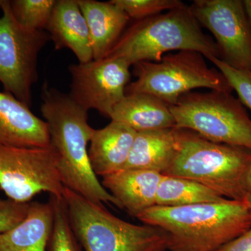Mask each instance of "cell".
Masks as SVG:
<instances>
[{
    "label": "cell",
    "instance_id": "3",
    "mask_svg": "<svg viewBox=\"0 0 251 251\" xmlns=\"http://www.w3.org/2000/svg\"><path fill=\"white\" fill-rule=\"evenodd\" d=\"M182 50L200 52L208 60L220 59L215 41L202 31L189 6L185 4L135 21L105 57L123 59L133 66L138 62H159L166 54Z\"/></svg>",
    "mask_w": 251,
    "mask_h": 251
},
{
    "label": "cell",
    "instance_id": "19",
    "mask_svg": "<svg viewBox=\"0 0 251 251\" xmlns=\"http://www.w3.org/2000/svg\"><path fill=\"white\" fill-rule=\"evenodd\" d=\"M176 151V128L137 132L123 170H147L163 175L173 163Z\"/></svg>",
    "mask_w": 251,
    "mask_h": 251
},
{
    "label": "cell",
    "instance_id": "24",
    "mask_svg": "<svg viewBox=\"0 0 251 251\" xmlns=\"http://www.w3.org/2000/svg\"><path fill=\"white\" fill-rule=\"evenodd\" d=\"M209 61L224 74L243 105L251 110V72L237 70L215 57Z\"/></svg>",
    "mask_w": 251,
    "mask_h": 251
},
{
    "label": "cell",
    "instance_id": "13",
    "mask_svg": "<svg viewBox=\"0 0 251 251\" xmlns=\"http://www.w3.org/2000/svg\"><path fill=\"white\" fill-rule=\"evenodd\" d=\"M46 30L55 50H70L78 63L93 60L90 30L77 0H57Z\"/></svg>",
    "mask_w": 251,
    "mask_h": 251
},
{
    "label": "cell",
    "instance_id": "10",
    "mask_svg": "<svg viewBox=\"0 0 251 251\" xmlns=\"http://www.w3.org/2000/svg\"><path fill=\"white\" fill-rule=\"evenodd\" d=\"M189 8L214 36L220 60L251 72V30L242 0H194Z\"/></svg>",
    "mask_w": 251,
    "mask_h": 251
},
{
    "label": "cell",
    "instance_id": "2",
    "mask_svg": "<svg viewBox=\"0 0 251 251\" xmlns=\"http://www.w3.org/2000/svg\"><path fill=\"white\" fill-rule=\"evenodd\" d=\"M137 219L158 227L169 251H216L251 227V211L245 201L185 206H153Z\"/></svg>",
    "mask_w": 251,
    "mask_h": 251
},
{
    "label": "cell",
    "instance_id": "20",
    "mask_svg": "<svg viewBox=\"0 0 251 251\" xmlns=\"http://www.w3.org/2000/svg\"><path fill=\"white\" fill-rule=\"evenodd\" d=\"M226 199L193 180L163 175L157 191L156 205L185 206L219 202Z\"/></svg>",
    "mask_w": 251,
    "mask_h": 251
},
{
    "label": "cell",
    "instance_id": "5",
    "mask_svg": "<svg viewBox=\"0 0 251 251\" xmlns=\"http://www.w3.org/2000/svg\"><path fill=\"white\" fill-rule=\"evenodd\" d=\"M74 234L85 251H166L167 237L158 227L127 222L103 204L66 188L63 194Z\"/></svg>",
    "mask_w": 251,
    "mask_h": 251
},
{
    "label": "cell",
    "instance_id": "18",
    "mask_svg": "<svg viewBox=\"0 0 251 251\" xmlns=\"http://www.w3.org/2000/svg\"><path fill=\"white\" fill-rule=\"evenodd\" d=\"M110 119L136 132L176 127L169 105L148 94H126L114 108Z\"/></svg>",
    "mask_w": 251,
    "mask_h": 251
},
{
    "label": "cell",
    "instance_id": "16",
    "mask_svg": "<svg viewBox=\"0 0 251 251\" xmlns=\"http://www.w3.org/2000/svg\"><path fill=\"white\" fill-rule=\"evenodd\" d=\"M77 1L90 30L93 59L105 58L121 37L130 18L110 1Z\"/></svg>",
    "mask_w": 251,
    "mask_h": 251
},
{
    "label": "cell",
    "instance_id": "11",
    "mask_svg": "<svg viewBox=\"0 0 251 251\" xmlns=\"http://www.w3.org/2000/svg\"><path fill=\"white\" fill-rule=\"evenodd\" d=\"M130 67L125 59L115 57L71 64L69 94L87 111L96 110L110 118L114 108L125 97L131 77Z\"/></svg>",
    "mask_w": 251,
    "mask_h": 251
},
{
    "label": "cell",
    "instance_id": "27",
    "mask_svg": "<svg viewBox=\"0 0 251 251\" xmlns=\"http://www.w3.org/2000/svg\"><path fill=\"white\" fill-rule=\"evenodd\" d=\"M243 187L246 193H251V162L243 178Z\"/></svg>",
    "mask_w": 251,
    "mask_h": 251
},
{
    "label": "cell",
    "instance_id": "8",
    "mask_svg": "<svg viewBox=\"0 0 251 251\" xmlns=\"http://www.w3.org/2000/svg\"><path fill=\"white\" fill-rule=\"evenodd\" d=\"M0 82L4 92L30 107L31 88L39 77V54L50 39L47 31L19 24L9 0H0Z\"/></svg>",
    "mask_w": 251,
    "mask_h": 251
},
{
    "label": "cell",
    "instance_id": "23",
    "mask_svg": "<svg viewBox=\"0 0 251 251\" xmlns=\"http://www.w3.org/2000/svg\"><path fill=\"white\" fill-rule=\"evenodd\" d=\"M130 19H145L171 11L184 4L180 0H111Z\"/></svg>",
    "mask_w": 251,
    "mask_h": 251
},
{
    "label": "cell",
    "instance_id": "7",
    "mask_svg": "<svg viewBox=\"0 0 251 251\" xmlns=\"http://www.w3.org/2000/svg\"><path fill=\"white\" fill-rule=\"evenodd\" d=\"M175 128L251 151V118L239 99L221 91L188 92L170 106Z\"/></svg>",
    "mask_w": 251,
    "mask_h": 251
},
{
    "label": "cell",
    "instance_id": "15",
    "mask_svg": "<svg viewBox=\"0 0 251 251\" xmlns=\"http://www.w3.org/2000/svg\"><path fill=\"white\" fill-rule=\"evenodd\" d=\"M136 134L130 127L112 120L104 128L94 130L88 154L97 176L103 177L124 169Z\"/></svg>",
    "mask_w": 251,
    "mask_h": 251
},
{
    "label": "cell",
    "instance_id": "14",
    "mask_svg": "<svg viewBox=\"0 0 251 251\" xmlns=\"http://www.w3.org/2000/svg\"><path fill=\"white\" fill-rule=\"evenodd\" d=\"M163 175L147 170L125 169L103 176L101 184L133 217L156 205Z\"/></svg>",
    "mask_w": 251,
    "mask_h": 251
},
{
    "label": "cell",
    "instance_id": "6",
    "mask_svg": "<svg viewBox=\"0 0 251 251\" xmlns=\"http://www.w3.org/2000/svg\"><path fill=\"white\" fill-rule=\"evenodd\" d=\"M133 70L136 80L128 84L126 94H150L169 106L196 89L233 92L224 74L209 67L204 56L196 51L171 52L159 62H138Z\"/></svg>",
    "mask_w": 251,
    "mask_h": 251
},
{
    "label": "cell",
    "instance_id": "21",
    "mask_svg": "<svg viewBox=\"0 0 251 251\" xmlns=\"http://www.w3.org/2000/svg\"><path fill=\"white\" fill-rule=\"evenodd\" d=\"M57 0H11L13 16L24 27L44 30L49 23Z\"/></svg>",
    "mask_w": 251,
    "mask_h": 251
},
{
    "label": "cell",
    "instance_id": "4",
    "mask_svg": "<svg viewBox=\"0 0 251 251\" xmlns=\"http://www.w3.org/2000/svg\"><path fill=\"white\" fill-rule=\"evenodd\" d=\"M176 154L163 175L193 180L225 198L245 201L243 178L251 151L214 143L191 130L176 128Z\"/></svg>",
    "mask_w": 251,
    "mask_h": 251
},
{
    "label": "cell",
    "instance_id": "9",
    "mask_svg": "<svg viewBox=\"0 0 251 251\" xmlns=\"http://www.w3.org/2000/svg\"><path fill=\"white\" fill-rule=\"evenodd\" d=\"M0 188L9 199L28 203L42 192L62 198L65 186L58 170V155L52 146H0Z\"/></svg>",
    "mask_w": 251,
    "mask_h": 251
},
{
    "label": "cell",
    "instance_id": "28",
    "mask_svg": "<svg viewBox=\"0 0 251 251\" xmlns=\"http://www.w3.org/2000/svg\"><path fill=\"white\" fill-rule=\"evenodd\" d=\"M243 4H244V9H245L246 14H247L248 21H249L251 30V0H243Z\"/></svg>",
    "mask_w": 251,
    "mask_h": 251
},
{
    "label": "cell",
    "instance_id": "1",
    "mask_svg": "<svg viewBox=\"0 0 251 251\" xmlns=\"http://www.w3.org/2000/svg\"><path fill=\"white\" fill-rule=\"evenodd\" d=\"M41 100V113L48 125L50 145L58 155L64 186L92 202L122 209L91 167L88 144L95 129L88 123L89 111L48 82L43 85Z\"/></svg>",
    "mask_w": 251,
    "mask_h": 251
},
{
    "label": "cell",
    "instance_id": "22",
    "mask_svg": "<svg viewBox=\"0 0 251 251\" xmlns=\"http://www.w3.org/2000/svg\"><path fill=\"white\" fill-rule=\"evenodd\" d=\"M54 209V221L49 244L50 251H81L73 230L64 198L50 196Z\"/></svg>",
    "mask_w": 251,
    "mask_h": 251
},
{
    "label": "cell",
    "instance_id": "12",
    "mask_svg": "<svg viewBox=\"0 0 251 251\" xmlns=\"http://www.w3.org/2000/svg\"><path fill=\"white\" fill-rule=\"evenodd\" d=\"M0 146H50L47 123L36 116L29 106L6 92H0Z\"/></svg>",
    "mask_w": 251,
    "mask_h": 251
},
{
    "label": "cell",
    "instance_id": "25",
    "mask_svg": "<svg viewBox=\"0 0 251 251\" xmlns=\"http://www.w3.org/2000/svg\"><path fill=\"white\" fill-rule=\"evenodd\" d=\"M29 204L0 199V234L4 233L22 222L27 216Z\"/></svg>",
    "mask_w": 251,
    "mask_h": 251
},
{
    "label": "cell",
    "instance_id": "26",
    "mask_svg": "<svg viewBox=\"0 0 251 251\" xmlns=\"http://www.w3.org/2000/svg\"><path fill=\"white\" fill-rule=\"evenodd\" d=\"M216 251H251V227Z\"/></svg>",
    "mask_w": 251,
    "mask_h": 251
},
{
    "label": "cell",
    "instance_id": "29",
    "mask_svg": "<svg viewBox=\"0 0 251 251\" xmlns=\"http://www.w3.org/2000/svg\"><path fill=\"white\" fill-rule=\"evenodd\" d=\"M245 201L247 202L248 206H249V209L251 211V193H248L247 197L245 198Z\"/></svg>",
    "mask_w": 251,
    "mask_h": 251
},
{
    "label": "cell",
    "instance_id": "17",
    "mask_svg": "<svg viewBox=\"0 0 251 251\" xmlns=\"http://www.w3.org/2000/svg\"><path fill=\"white\" fill-rule=\"evenodd\" d=\"M53 221L50 201L30 202L22 222L0 234V251H47Z\"/></svg>",
    "mask_w": 251,
    "mask_h": 251
}]
</instances>
